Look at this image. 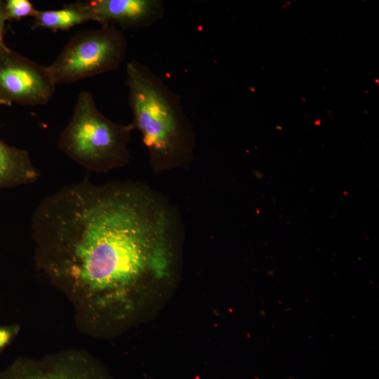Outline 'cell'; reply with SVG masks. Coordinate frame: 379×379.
<instances>
[{"label":"cell","instance_id":"cell-5","mask_svg":"<svg viewBox=\"0 0 379 379\" xmlns=\"http://www.w3.org/2000/svg\"><path fill=\"white\" fill-rule=\"evenodd\" d=\"M56 84L47 67L0 46V102L26 106L46 105L54 94Z\"/></svg>","mask_w":379,"mask_h":379},{"label":"cell","instance_id":"cell-9","mask_svg":"<svg viewBox=\"0 0 379 379\" xmlns=\"http://www.w3.org/2000/svg\"><path fill=\"white\" fill-rule=\"evenodd\" d=\"M33 18L32 29L42 27L53 30H66L93 21L91 13L83 1L68 4L59 9L38 11Z\"/></svg>","mask_w":379,"mask_h":379},{"label":"cell","instance_id":"cell-13","mask_svg":"<svg viewBox=\"0 0 379 379\" xmlns=\"http://www.w3.org/2000/svg\"><path fill=\"white\" fill-rule=\"evenodd\" d=\"M0 105H1V102H0Z\"/></svg>","mask_w":379,"mask_h":379},{"label":"cell","instance_id":"cell-6","mask_svg":"<svg viewBox=\"0 0 379 379\" xmlns=\"http://www.w3.org/2000/svg\"><path fill=\"white\" fill-rule=\"evenodd\" d=\"M0 379H113L85 350L65 349L41 357H18L0 370Z\"/></svg>","mask_w":379,"mask_h":379},{"label":"cell","instance_id":"cell-3","mask_svg":"<svg viewBox=\"0 0 379 379\" xmlns=\"http://www.w3.org/2000/svg\"><path fill=\"white\" fill-rule=\"evenodd\" d=\"M131 124L112 121L98 108L93 95L81 92L72 118L61 132L58 147L88 171L107 173L131 159Z\"/></svg>","mask_w":379,"mask_h":379},{"label":"cell","instance_id":"cell-10","mask_svg":"<svg viewBox=\"0 0 379 379\" xmlns=\"http://www.w3.org/2000/svg\"><path fill=\"white\" fill-rule=\"evenodd\" d=\"M4 10L7 20L34 17L39 11L28 0H7L4 1Z\"/></svg>","mask_w":379,"mask_h":379},{"label":"cell","instance_id":"cell-4","mask_svg":"<svg viewBox=\"0 0 379 379\" xmlns=\"http://www.w3.org/2000/svg\"><path fill=\"white\" fill-rule=\"evenodd\" d=\"M128 51L127 39L113 25L74 34L47 66L55 84H70L117 69Z\"/></svg>","mask_w":379,"mask_h":379},{"label":"cell","instance_id":"cell-8","mask_svg":"<svg viewBox=\"0 0 379 379\" xmlns=\"http://www.w3.org/2000/svg\"><path fill=\"white\" fill-rule=\"evenodd\" d=\"M39 176L27 150L10 146L0 138V190L35 182Z\"/></svg>","mask_w":379,"mask_h":379},{"label":"cell","instance_id":"cell-2","mask_svg":"<svg viewBox=\"0 0 379 379\" xmlns=\"http://www.w3.org/2000/svg\"><path fill=\"white\" fill-rule=\"evenodd\" d=\"M125 85L137 130L152 171L187 170L195 158L197 133L181 97L151 67L135 58L126 67Z\"/></svg>","mask_w":379,"mask_h":379},{"label":"cell","instance_id":"cell-11","mask_svg":"<svg viewBox=\"0 0 379 379\" xmlns=\"http://www.w3.org/2000/svg\"><path fill=\"white\" fill-rule=\"evenodd\" d=\"M20 331V326L17 324L0 325V352L15 340Z\"/></svg>","mask_w":379,"mask_h":379},{"label":"cell","instance_id":"cell-1","mask_svg":"<svg viewBox=\"0 0 379 379\" xmlns=\"http://www.w3.org/2000/svg\"><path fill=\"white\" fill-rule=\"evenodd\" d=\"M34 260L70 303L79 332L120 336L154 317L180 281L185 228L177 207L133 180L88 177L46 197L32 218Z\"/></svg>","mask_w":379,"mask_h":379},{"label":"cell","instance_id":"cell-12","mask_svg":"<svg viewBox=\"0 0 379 379\" xmlns=\"http://www.w3.org/2000/svg\"><path fill=\"white\" fill-rule=\"evenodd\" d=\"M7 20L5 10H4V1H0V46L4 44V32L5 27V22Z\"/></svg>","mask_w":379,"mask_h":379},{"label":"cell","instance_id":"cell-7","mask_svg":"<svg viewBox=\"0 0 379 379\" xmlns=\"http://www.w3.org/2000/svg\"><path fill=\"white\" fill-rule=\"evenodd\" d=\"M83 3L93 21L121 29L151 27L165 14L161 0H91Z\"/></svg>","mask_w":379,"mask_h":379}]
</instances>
